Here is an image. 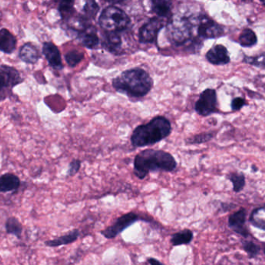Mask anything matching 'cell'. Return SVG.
I'll return each instance as SVG.
<instances>
[{
	"instance_id": "obj_1",
	"label": "cell",
	"mask_w": 265,
	"mask_h": 265,
	"mask_svg": "<svg viewBox=\"0 0 265 265\" xmlns=\"http://www.w3.org/2000/svg\"><path fill=\"white\" fill-rule=\"evenodd\" d=\"M178 166L173 155L161 150L148 149L136 155L133 163L134 174L144 180L148 174L155 172H173Z\"/></svg>"
},
{
	"instance_id": "obj_2",
	"label": "cell",
	"mask_w": 265,
	"mask_h": 265,
	"mask_svg": "<svg viewBox=\"0 0 265 265\" xmlns=\"http://www.w3.org/2000/svg\"><path fill=\"white\" fill-rule=\"evenodd\" d=\"M153 84L154 82L149 72L141 68L124 71L112 79L114 89L131 98L146 96L153 89Z\"/></svg>"
},
{
	"instance_id": "obj_3",
	"label": "cell",
	"mask_w": 265,
	"mask_h": 265,
	"mask_svg": "<svg viewBox=\"0 0 265 265\" xmlns=\"http://www.w3.org/2000/svg\"><path fill=\"white\" fill-rule=\"evenodd\" d=\"M171 123L163 116H156L150 122L139 125L131 136L134 147L152 146L166 139L171 134Z\"/></svg>"
},
{
	"instance_id": "obj_4",
	"label": "cell",
	"mask_w": 265,
	"mask_h": 265,
	"mask_svg": "<svg viewBox=\"0 0 265 265\" xmlns=\"http://www.w3.org/2000/svg\"><path fill=\"white\" fill-rule=\"evenodd\" d=\"M166 27L168 39L175 46H184L192 39L194 25L191 18L173 16L169 19Z\"/></svg>"
},
{
	"instance_id": "obj_5",
	"label": "cell",
	"mask_w": 265,
	"mask_h": 265,
	"mask_svg": "<svg viewBox=\"0 0 265 265\" xmlns=\"http://www.w3.org/2000/svg\"><path fill=\"white\" fill-rule=\"evenodd\" d=\"M98 22L105 32L120 33L128 28L131 19L124 10L111 5L102 10Z\"/></svg>"
},
{
	"instance_id": "obj_6",
	"label": "cell",
	"mask_w": 265,
	"mask_h": 265,
	"mask_svg": "<svg viewBox=\"0 0 265 265\" xmlns=\"http://www.w3.org/2000/svg\"><path fill=\"white\" fill-rule=\"evenodd\" d=\"M24 82V78L15 67L8 65L0 66V102L12 94L16 86Z\"/></svg>"
},
{
	"instance_id": "obj_7",
	"label": "cell",
	"mask_w": 265,
	"mask_h": 265,
	"mask_svg": "<svg viewBox=\"0 0 265 265\" xmlns=\"http://www.w3.org/2000/svg\"><path fill=\"white\" fill-rule=\"evenodd\" d=\"M140 220L146 219L142 218L139 214L136 213L135 211H130L128 213L124 214V215H121V216L118 217L114 222L112 225L101 230V234L104 238L112 240Z\"/></svg>"
},
{
	"instance_id": "obj_8",
	"label": "cell",
	"mask_w": 265,
	"mask_h": 265,
	"mask_svg": "<svg viewBox=\"0 0 265 265\" xmlns=\"http://www.w3.org/2000/svg\"><path fill=\"white\" fill-rule=\"evenodd\" d=\"M166 19L154 17L145 23L139 31V40L142 44H153L157 40L158 34L166 25Z\"/></svg>"
},
{
	"instance_id": "obj_9",
	"label": "cell",
	"mask_w": 265,
	"mask_h": 265,
	"mask_svg": "<svg viewBox=\"0 0 265 265\" xmlns=\"http://www.w3.org/2000/svg\"><path fill=\"white\" fill-rule=\"evenodd\" d=\"M195 110L197 114L202 117H208L218 112V100L215 90L208 88L202 91L195 103Z\"/></svg>"
},
{
	"instance_id": "obj_10",
	"label": "cell",
	"mask_w": 265,
	"mask_h": 265,
	"mask_svg": "<svg viewBox=\"0 0 265 265\" xmlns=\"http://www.w3.org/2000/svg\"><path fill=\"white\" fill-rule=\"evenodd\" d=\"M197 33L199 37L203 39H216L225 35L224 27L216 21L206 15L198 18Z\"/></svg>"
},
{
	"instance_id": "obj_11",
	"label": "cell",
	"mask_w": 265,
	"mask_h": 265,
	"mask_svg": "<svg viewBox=\"0 0 265 265\" xmlns=\"http://www.w3.org/2000/svg\"><path fill=\"white\" fill-rule=\"evenodd\" d=\"M247 210L245 208H240L228 217L229 228L241 236L244 240H248L249 237H252L247 226Z\"/></svg>"
},
{
	"instance_id": "obj_12",
	"label": "cell",
	"mask_w": 265,
	"mask_h": 265,
	"mask_svg": "<svg viewBox=\"0 0 265 265\" xmlns=\"http://www.w3.org/2000/svg\"><path fill=\"white\" fill-rule=\"evenodd\" d=\"M42 53L49 62V66L55 70L61 71L64 66L62 63V56L59 48L51 41L44 42L42 46Z\"/></svg>"
},
{
	"instance_id": "obj_13",
	"label": "cell",
	"mask_w": 265,
	"mask_h": 265,
	"mask_svg": "<svg viewBox=\"0 0 265 265\" xmlns=\"http://www.w3.org/2000/svg\"><path fill=\"white\" fill-rule=\"evenodd\" d=\"M76 38L79 40L81 46L91 50L98 49L101 42L98 37V30L92 24L79 31Z\"/></svg>"
},
{
	"instance_id": "obj_14",
	"label": "cell",
	"mask_w": 265,
	"mask_h": 265,
	"mask_svg": "<svg viewBox=\"0 0 265 265\" xmlns=\"http://www.w3.org/2000/svg\"><path fill=\"white\" fill-rule=\"evenodd\" d=\"M207 61L215 66H224L230 62L228 50L223 45H216L208 51L205 55Z\"/></svg>"
},
{
	"instance_id": "obj_15",
	"label": "cell",
	"mask_w": 265,
	"mask_h": 265,
	"mask_svg": "<svg viewBox=\"0 0 265 265\" xmlns=\"http://www.w3.org/2000/svg\"><path fill=\"white\" fill-rule=\"evenodd\" d=\"M101 46L108 51V52L114 55H119L122 53V39L120 33L105 32L103 36Z\"/></svg>"
},
{
	"instance_id": "obj_16",
	"label": "cell",
	"mask_w": 265,
	"mask_h": 265,
	"mask_svg": "<svg viewBox=\"0 0 265 265\" xmlns=\"http://www.w3.org/2000/svg\"><path fill=\"white\" fill-rule=\"evenodd\" d=\"M19 58L26 64L34 65L38 62L41 56L37 48L32 43L27 42L20 48Z\"/></svg>"
},
{
	"instance_id": "obj_17",
	"label": "cell",
	"mask_w": 265,
	"mask_h": 265,
	"mask_svg": "<svg viewBox=\"0 0 265 265\" xmlns=\"http://www.w3.org/2000/svg\"><path fill=\"white\" fill-rule=\"evenodd\" d=\"M80 236V231L78 229H74L71 231L68 232L64 235L52 239V240H46L44 244L47 247H59L61 246H66L75 243L79 239Z\"/></svg>"
},
{
	"instance_id": "obj_18",
	"label": "cell",
	"mask_w": 265,
	"mask_h": 265,
	"mask_svg": "<svg viewBox=\"0 0 265 265\" xmlns=\"http://www.w3.org/2000/svg\"><path fill=\"white\" fill-rule=\"evenodd\" d=\"M16 36L7 28L0 29V52L5 54H12L17 49Z\"/></svg>"
},
{
	"instance_id": "obj_19",
	"label": "cell",
	"mask_w": 265,
	"mask_h": 265,
	"mask_svg": "<svg viewBox=\"0 0 265 265\" xmlns=\"http://www.w3.org/2000/svg\"><path fill=\"white\" fill-rule=\"evenodd\" d=\"M20 186L21 181L14 173H7L0 176V193L16 192Z\"/></svg>"
},
{
	"instance_id": "obj_20",
	"label": "cell",
	"mask_w": 265,
	"mask_h": 265,
	"mask_svg": "<svg viewBox=\"0 0 265 265\" xmlns=\"http://www.w3.org/2000/svg\"><path fill=\"white\" fill-rule=\"evenodd\" d=\"M151 4V10L157 15L156 17L163 19L172 17L171 11L173 4L170 1L154 0V1H152Z\"/></svg>"
},
{
	"instance_id": "obj_21",
	"label": "cell",
	"mask_w": 265,
	"mask_h": 265,
	"mask_svg": "<svg viewBox=\"0 0 265 265\" xmlns=\"http://www.w3.org/2000/svg\"><path fill=\"white\" fill-rule=\"evenodd\" d=\"M193 239L194 232L190 229H185L172 234L169 241L173 247H178V246L189 245Z\"/></svg>"
},
{
	"instance_id": "obj_22",
	"label": "cell",
	"mask_w": 265,
	"mask_h": 265,
	"mask_svg": "<svg viewBox=\"0 0 265 265\" xmlns=\"http://www.w3.org/2000/svg\"><path fill=\"white\" fill-rule=\"evenodd\" d=\"M249 223L255 228L265 230V208L263 205L257 207L252 210L249 216Z\"/></svg>"
},
{
	"instance_id": "obj_23",
	"label": "cell",
	"mask_w": 265,
	"mask_h": 265,
	"mask_svg": "<svg viewBox=\"0 0 265 265\" xmlns=\"http://www.w3.org/2000/svg\"><path fill=\"white\" fill-rule=\"evenodd\" d=\"M5 230L9 235L14 236L18 240L22 238L23 227L21 222L15 216H10L5 223Z\"/></svg>"
},
{
	"instance_id": "obj_24",
	"label": "cell",
	"mask_w": 265,
	"mask_h": 265,
	"mask_svg": "<svg viewBox=\"0 0 265 265\" xmlns=\"http://www.w3.org/2000/svg\"><path fill=\"white\" fill-rule=\"evenodd\" d=\"M74 1H62L58 7L59 15L65 23L76 14V10L74 7Z\"/></svg>"
},
{
	"instance_id": "obj_25",
	"label": "cell",
	"mask_w": 265,
	"mask_h": 265,
	"mask_svg": "<svg viewBox=\"0 0 265 265\" xmlns=\"http://www.w3.org/2000/svg\"><path fill=\"white\" fill-rule=\"evenodd\" d=\"M238 42L242 47H253V46L257 45V37L253 30L250 28H246L240 34Z\"/></svg>"
},
{
	"instance_id": "obj_26",
	"label": "cell",
	"mask_w": 265,
	"mask_h": 265,
	"mask_svg": "<svg viewBox=\"0 0 265 265\" xmlns=\"http://www.w3.org/2000/svg\"><path fill=\"white\" fill-rule=\"evenodd\" d=\"M227 179L233 185V191L235 193H240L246 187V176L244 173L233 172L227 175Z\"/></svg>"
},
{
	"instance_id": "obj_27",
	"label": "cell",
	"mask_w": 265,
	"mask_h": 265,
	"mask_svg": "<svg viewBox=\"0 0 265 265\" xmlns=\"http://www.w3.org/2000/svg\"><path fill=\"white\" fill-rule=\"evenodd\" d=\"M242 247L250 259L257 258L261 252V247L255 242L250 240H241Z\"/></svg>"
},
{
	"instance_id": "obj_28",
	"label": "cell",
	"mask_w": 265,
	"mask_h": 265,
	"mask_svg": "<svg viewBox=\"0 0 265 265\" xmlns=\"http://www.w3.org/2000/svg\"><path fill=\"white\" fill-rule=\"evenodd\" d=\"M100 11V7L95 1H87L82 9V14L81 15L87 21L94 20Z\"/></svg>"
},
{
	"instance_id": "obj_29",
	"label": "cell",
	"mask_w": 265,
	"mask_h": 265,
	"mask_svg": "<svg viewBox=\"0 0 265 265\" xmlns=\"http://www.w3.org/2000/svg\"><path fill=\"white\" fill-rule=\"evenodd\" d=\"M64 58L69 67L75 68L83 60L84 53L80 51L72 49L65 54Z\"/></svg>"
},
{
	"instance_id": "obj_30",
	"label": "cell",
	"mask_w": 265,
	"mask_h": 265,
	"mask_svg": "<svg viewBox=\"0 0 265 265\" xmlns=\"http://www.w3.org/2000/svg\"><path fill=\"white\" fill-rule=\"evenodd\" d=\"M263 53H262L260 56H245L243 58V62H245L247 64L251 65V66H255L257 68H261L263 69L264 68V62H263Z\"/></svg>"
},
{
	"instance_id": "obj_31",
	"label": "cell",
	"mask_w": 265,
	"mask_h": 265,
	"mask_svg": "<svg viewBox=\"0 0 265 265\" xmlns=\"http://www.w3.org/2000/svg\"><path fill=\"white\" fill-rule=\"evenodd\" d=\"M213 133H201V134L197 135V136H194L192 139H190L188 143H190V144H201V143H205L210 141V140L213 139Z\"/></svg>"
},
{
	"instance_id": "obj_32",
	"label": "cell",
	"mask_w": 265,
	"mask_h": 265,
	"mask_svg": "<svg viewBox=\"0 0 265 265\" xmlns=\"http://www.w3.org/2000/svg\"><path fill=\"white\" fill-rule=\"evenodd\" d=\"M81 164H82L81 160H78V159H74V160H72L69 165V169H68L67 171V176H70V178H72V176H74L75 175L77 174L78 172H79V169H80Z\"/></svg>"
},
{
	"instance_id": "obj_33",
	"label": "cell",
	"mask_w": 265,
	"mask_h": 265,
	"mask_svg": "<svg viewBox=\"0 0 265 265\" xmlns=\"http://www.w3.org/2000/svg\"><path fill=\"white\" fill-rule=\"evenodd\" d=\"M247 101H246L244 98H240V97L235 98L234 99H233L231 102L232 111H240V110H241L244 106L247 105Z\"/></svg>"
},
{
	"instance_id": "obj_34",
	"label": "cell",
	"mask_w": 265,
	"mask_h": 265,
	"mask_svg": "<svg viewBox=\"0 0 265 265\" xmlns=\"http://www.w3.org/2000/svg\"><path fill=\"white\" fill-rule=\"evenodd\" d=\"M147 262L150 265H165L164 263H162L161 261L155 258V257H147Z\"/></svg>"
},
{
	"instance_id": "obj_35",
	"label": "cell",
	"mask_w": 265,
	"mask_h": 265,
	"mask_svg": "<svg viewBox=\"0 0 265 265\" xmlns=\"http://www.w3.org/2000/svg\"><path fill=\"white\" fill-rule=\"evenodd\" d=\"M251 168L252 172H253V173H256V172L258 171V168H257V166H254V165H252Z\"/></svg>"
}]
</instances>
